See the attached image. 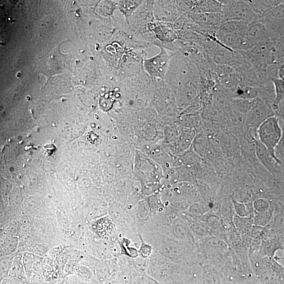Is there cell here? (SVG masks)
Listing matches in <instances>:
<instances>
[{"label":"cell","mask_w":284,"mask_h":284,"mask_svg":"<svg viewBox=\"0 0 284 284\" xmlns=\"http://www.w3.org/2000/svg\"><path fill=\"white\" fill-rule=\"evenodd\" d=\"M256 151L257 156L262 164L271 172H277V163L267 150L259 142H257L256 143Z\"/></svg>","instance_id":"cell-7"},{"label":"cell","mask_w":284,"mask_h":284,"mask_svg":"<svg viewBox=\"0 0 284 284\" xmlns=\"http://www.w3.org/2000/svg\"><path fill=\"white\" fill-rule=\"evenodd\" d=\"M273 82L275 88V100L273 104V109L275 111L278 110L279 105L282 100L284 98V79L279 78H272Z\"/></svg>","instance_id":"cell-10"},{"label":"cell","mask_w":284,"mask_h":284,"mask_svg":"<svg viewBox=\"0 0 284 284\" xmlns=\"http://www.w3.org/2000/svg\"><path fill=\"white\" fill-rule=\"evenodd\" d=\"M254 206L257 210L261 212V211H265L268 208V204L266 201L263 200V199H259L255 202Z\"/></svg>","instance_id":"cell-14"},{"label":"cell","mask_w":284,"mask_h":284,"mask_svg":"<svg viewBox=\"0 0 284 284\" xmlns=\"http://www.w3.org/2000/svg\"><path fill=\"white\" fill-rule=\"evenodd\" d=\"M223 84L229 87H232L233 86L237 85L240 83V79L237 76L234 75L229 74L225 75L223 77L222 80Z\"/></svg>","instance_id":"cell-12"},{"label":"cell","mask_w":284,"mask_h":284,"mask_svg":"<svg viewBox=\"0 0 284 284\" xmlns=\"http://www.w3.org/2000/svg\"><path fill=\"white\" fill-rule=\"evenodd\" d=\"M234 205H235V209L237 210V212L239 213L240 214L245 213L246 212V210H246V207H245L244 205L235 202Z\"/></svg>","instance_id":"cell-15"},{"label":"cell","mask_w":284,"mask_h":284,"mask_svg":"<svg viewBox=\"0 0 284 284\" xmlns=\"http://www.w3.org/2000/svg\"><path fill=\"white\" fill-rule=\"evenodd\" d=\"M258 93V89L255 87L244 86L239 87L236 89L235 96L240 99L248 100L255 98L257 96Z\"/></svg>","instance_id":"cell-11"},{"label":"cell","mask_w":284,"mask_h":284,"mask_svg":"<svg viewBox=\"0 0 284 284\" xmlns=\"http://www.w3.org/2000/svg\"><path fill=\"white\" fill-rule=\"evenodd\" d=\"M275 42L271 39L257 45L251 50V57L255 64L262 67L275 63Z\"/></svg>","instance_id":"cell-4"},{"label":"cell","mask_w":284,"mask_h":284,"mask_svg":"<svg viewBox=\"0 0 284 284\" xmlns=\"http://www.w3.org/2000/svg\"><path fill=\"white\" fill-rule=\"evenodd\" d=\"M278 74L279 78H280V79H284V64H283L282 65H281L280 67H279L278 72Z\"/></svg>","instance_id":"cell-16"},{"label":"cell","mask_w":284,"mask_h":284,"mask_svg":"<svg viewBox=\"0 0 284 284\" xmlns=\"http://www.w3.org/2000/svg\"><path fill=\"white\" fill-rule=\"evenodd\" d=\"M269 117L270 116H268L267 108L266 106H257L251 112L248 122L253 126H257L258 128L259 125Z\"/></svg>","instance_id":"cell-8"},{"label":"cell","mask_w":284,"mask_h":284,"mask_svg":"<svg viewBox=\"0 0 284 284\" xmlns=\"http://www.w3.org/2000/svg\"><path fill=\"white\" fill-rule=\"evenodd\" d=\"M226 21H240L249 24L256 17L246 1H230L225 6Z\"/></svg>","instance_id":"cell-2"},{"label":"cell","mask_w":284,"mask_h":284,"mask_svg":"<svg viewBox=\"0 0 284 284\" xmlns=\"http://www.w3.org/2000/svg\"><path fill=\"white\" fill-rule=\"evenodd\" d=\"M128 7H124V6H121V9L123 11H125V13H130L131 12L133 11V10H134L137 6H138V2H123Z\"/></svg>","instance_id":"cell-13"},{"label":"cell","mask_w":284,"mask_h":284,"mask_svg":"<svg viewBox=\"0 0 284 284\" xmlns=\"http://www.w3.org/2000/svg\"><path fill=\"white\" fill-rule=\"evenodd\" d=\"M232 50L225 48H220L214 56V60L216 63L222 65H227L235 62V55Z\"/></svg>","instance_id":"cell-9"},{"label":"cell","mask_w":284,"mask_h":284,"mask_svg":"<svg viewBox=\"0 0 284 284\" xmlns=\"http://www.w3.org/2000/svg\"><path fill=\"white\" fill-rule=\"evenodd\" d=\"M254 12L256 17H264L275 6L282 4L277 1H246Z\"/></svg>","instance_id":"cell-6"},{"label":"cell","mask_w":284,"mask_h":284,"mask_svg":"<svg viewBox=\"0 0 284 284\" xmlns=\"http://www.w3.org/2000/svg\"><path fill=\"white\" fill-rule=\"evenodd\" d=\"M271 39L262 22L254 21L247 25L245 34L244 50H251L257 45Z\"/></svg>","instance_id":"cell-5"},{"label":"cell","mask_w":284,"mask_h":284,"mask_svg":"<svg viewBox=\"0 0 284 284\" xmlns=\"http://www.w3.org/2000/svg\"><path fill=\"white\" fill-rule=\"evenodd\" d=\"M161 48L159 54L144 62V67L147 73L153 78H163L169 67L172 55L166 51Z\"/></svg>","instance_id":"cell-3"},{"label":"cell","mask_w":284,"mask_h":284,"mask_svg":"<svg viewBox=\"0 0 284 284\" xmlns=\"http://www.w3.org/2000/svg\"><path fill=\"white\" fill-rule=\"evenodd\" d=\"M257 133L259 142L267 150L277 163L281 164L275 152V149L282 138V130L278 119L275 116L268 117L259 125Z\"/></svg>","instance_id":"cell-1"}]
</instances>
